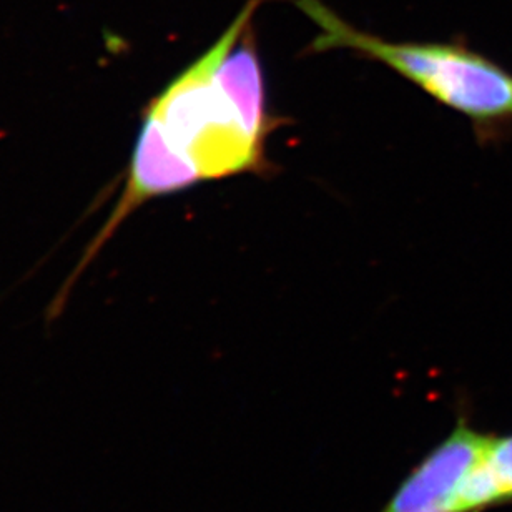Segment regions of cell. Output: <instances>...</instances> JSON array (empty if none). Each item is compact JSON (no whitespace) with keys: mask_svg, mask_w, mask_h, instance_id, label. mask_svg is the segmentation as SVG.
<instances>
[{"mask_svg":"<svg viewBox=\"0 0 512 512\" xmlns=\"http://www.w3.org/2000/svg\"><path fill=\"white\" fill-rule=\"evenodd\" d=\"M318 27L311 52L351 50L388 65L433 99L483 128L512 122V75L459 44L389 42L356 29L321 0H296Z\"/></svg>","mask_w":512,"mask_h":512,"instance_id":"7a4b0ae2","label":"cell"},{"mask_svg":"<svg viewBox=\"0 0 512 512\" xmlns=\"http://www.w3.org/2000/svg\"><path fill=\"white\" fill-rule=\"evenodd\" d=\"M464 419L404 479L381 512H458L459 493L488 444Z\"/></svg>","mask_w":512,"mask_h":512,"instance_id":"3957f363","label":"cell"},{"mask_svg":"<svg viewBox=\"0 0 512 512\" xmlns=\"http://www.w3.org/2000/svg\"><path fill=\"white\" fill-rule=\"evenodd\" d=\"M248 0L215 44L148 107L128 168L124 197L94 247L150 198L203 180L260 172L273 130Z\"/></svg>","mask_w":512,"mask_h":512,"instance_id":"6da1fadb","label":"cell"},{"mask_svg":"<svg viewBox=\"0 0 512 512\" xmlns=\"http://www.w3.org/2000/svg\"><path fill=\"white\" fill-rule=\"evenodd\" d=\"M512 501V434L489 436L459 493L458 512H479Z\"/></svg>","mask_w":512,"mask_h":512,"instance_id":"277c9868","label":"cell"}]
</instances>
